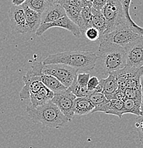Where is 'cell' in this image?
<instances>
[{"label":"cell","mask_w":143,"mask_h":148,"mask_svg":"<svg viewBox=\"0 0 143 148\" xmlns=\"http://www.w3.org/2000/svg\"><path fill=\"white\" fill-rule=\"evenodd\" d=\"M76 98V95L67 88L66 91L55 93L51 101L58 106L68 121H70L75 115L74 101Z\"/></svg>","instance_id":"obj_8"},{"label":"cell","mask_w":143,"mask_h":148,"mask_svg":"<svg viewBox=\"0 0 143 148\" xmlns=\"http://www.w3.org/2000/svg\"><path fill=\"white\" fill-rule=\"evenodd\" d=\"M142 95H143V88H142Z\"/></svg>","instance_id":"obj_39"},{"label":"cell","mask_w":143,"mask_h":148,"mask_svg":"<svg viewBox=\"0 0 143 148\" xmlns=\"http://www.w3.org/2000/svg\"><path fill=\"white\" fill-rule=\"evenodd\" d=\"M62 7L65 9L68 17L78 25L83 7L74 5H67V4L63 5Z\"/></svg>","instance_id":"obj_23"},{"label":"cell","mask_w":143,"mask_h":148,"mask_svg":"<svg viewBox=\"0 0 143 148\" xmlns=\"http://www.w3.org/2000/svg\"><path fill=\"white\" fill-rule=\"evenodd\" d=\"M88 98L92 102V103L94 105L95 107L104 103H107L108 101L103 92H92L89 95Z\"/></svg>","instance_id":"obj_27"},{"label":"cell","mask_w":143,"mask_h":148,"mask_svg":"<svg viewBox=\"0 0 143 148\" xmlns=\"http://www.w3.org/2000/svg\"><path fill=\"white\" fill-rule=\"evenodd\" d=\"M27 0H12V2L13 5H16V6H19V5H22Z\"/></svg>","instance_id":"obj_35"},{"label":"cell","mask_w":143,"mask_h":148,"mask_svg":"<svg viewBox=\"0 0 143 148\" xmlns=\"http://www.w3.org/2000/svg\"><path fill=\"white\" fill-rule=\"evenodd\" d=\"M95 0H82V7H93Z\"/></svg>","instance_id":"obj_34"},{"label":"cell","mask_w":143,"mask_h":148,"mask_svg":"<svg viewBox=\"0 0 143 148\" xmlns=\"http://www.w3.org/2000/svg\"><path fill=\"white\" fill-rule=\"evenodd\" d=\"M47 3L49 4H58L59 0H46Z\"/></svg>","instance_id":"obj_36"},{"label":"cell","mask_w":143,"mask_h":148,"mask_svg":"<svg viewBox=\"0 0 143 148\" xmlns=\"http://www.w3.org/2000/svg\"><path fill=\"white\" fill-rule=\"evenodd\" d=\"M101 12L107 21V28L103 34L111 32L121 26L129 24L125 16L121 0H108Z\"/></svg>","instance_id":"obj_5"},{"label":"cell","mask_w":143,"mask_h":148,"mask_svg":"<svg viewBox=\"0 0 143 148\" xmlns=\"http://www.w3.org/2000/svg\"><path fill=\"white\" fill-rule=\"evenodd\" d=\"M126 51V66L136 69L143 66V36L125 48Z\"/></svg>","instance_id":"obj_10"},{"label":"cell","mask_w":143,"mask_h":148,"mask_svg":"<svg viewBox=\"0 0 143 148\" xmlns=\"http://www.w3.org/2000/svg\"><path fill=\"white\" fill-rule=\"evenodd\" d=\"M77 75L75 77L72 84L68 88V90H70V92H73L76 97H88L90 94L92 93V91L89 90L88 89L87 86H81L77 83Z\"/></svg>","instance_id":"obj_22"},{"label":"cell","mask_w":143,"mask_h":148,"mask_svg":"<svg viewBox=\"0 0 143 148\" xmlns=\"http://www.w3.org/2000/svg\"><path fill=\"white\" fill-rule=\"evenodd\" d=\"M22 6L25 13L27 34L36 33L41 24V14L30 9L25 4H23Z\"/></svg>","instance_id":"obj_14"},{"label":"cell","mask_w":143,"mask_h":148,"mask_svg":"<svg viewBox=\"0 0 143 148\" xmlns=\"http://www.w3.org/2000/svg\"><path fill=\"white\" fill-rule=\"evenodd\" d=\"M54 94V92L48 88L47 86H44L38 91L30 95L31 102L29 105L34 108L42 106L48 101H51Z\"/></svg>","instance_id":"obj_15"},{"label":"cell","mask_w":143,"mask_h":148,"mask_svg":"<svg viewBox=\"0 0 143 148\" xmlns=\"http://www.w3.org/2000/svg\"><path fill=\"white\" fill-rule=\"evenodd\" d=\"M140 84H141V88H143V73L141 75V78H140Z\"/></svg>","instance_id":"obj_38"},{"label":"cell","mask_w":143,"mask_h":148,"mask_svg":"<svg viewBox=\"0 0 143 148\" xmlns=\"http://www.w3.org/2000/svg\"><path fill=\"white\" fill-rule=\"evenodd\" d=\"M90 74L85 72L78 73L77 74V83L81 86H87L89 79H90Z\"/></svg>","instance_id":"obj_29"},{"label":"cell","mask_w":143,"mask_h":148,"mask_svg":"<svg viewBox=\"0 0 143 148\" xmlns=\"http://www.w3.org/2000/svg\"><path fill=\"white\" fill-rule=\"evenodd\" d=\"M100 83V80L97 78L96 76H93L91 78H90L89 79L88 83L87 88L89 90L93 92V90H95V88L98 86Z\"/></svg>","instance_id":"obj_31"},{"label":"cell","mask_w":143,"mask_h":148,"mask_svg":"<svg viewBox=\"0 0 143 148\" xmlns=\"http://www.w3.org/2000/svg\"><path fill=\"white\" fill-rule=\"evenodd\" d=\"M78 72L74 68L63 64H47L43 66V73L54 76L67 88L72 84Z\"/></svg>","instance_id":"obj_7"},{"label":"cell","mask_w":143,"mask_h":148,"mask_svg":"<svg viewBox=\"0 0 143 148\" xmlns=\"http://www.w3.org/2000/svg\"><path fill=\"white\" fill-rule=\"evenodd\" d=\"M97 53L90 51H65L49 55L43 64H63L77 69L78 71H90L95 69Z\"/></svg>","instance_id":"obj_2"},{"label":"cell","mask_w":143,"mask_h":148,"mask_svg":"<svg viewBox=\"0 0 143 148\" xmlns=\"http://www.w3.org/2000/svg\"><path fill=\"white\" fill-rule=\"evenodd\" d=\"M143 73V66L140 69L125 66L123 69L113 72L116 77L118 90H123L126 88H141L140 78Z\"/></svg>","instance_id":"obj_6"},{"label":"cell","mask_w":143,"mask_h":148,"mask_svg":"<svg viewBox=\"0 0 143 148\" xmlns=\"http://www.w3.org/2000/svg\"><path fill=\"white\" fill-rule=\"evenodd\" d=\"M135 127L139 135L140 140L141 142L143 141V116H138L136 118V123H135Z\"/></svg>","instance_id":"obj_30"},{"label":"cell","mask_w":143,"mask_h":148,"mask_svg":"<svg viewBox=\"0 0 143 148\" xmlns=\"http://www.w3.org/2000/svg\"><path fill=\"white\" fill-rule=\"evenodd\" d=\"M52 27H61L63 28V29H66V30L69 31L70 33H72L73 36L78 38H81V36H82V34H81L79 27L68 17L67 15L60 18L59 19L56 20V21H53V22L41 24L38 29V30L36 31V35L37 36H42L48 29H51Z\"/></svg>","instance_id":"obj_9"},{"label":"cell","mask_w":143,"mask_h":148,"mask_svg":"<svg viewBox=\"0 0 143 148\" xmlns=\"http://www.w3.org/2000/svg\"><path fill=\"white\" fill-rule=\"evenodd\" d=\"M143 36V32L135 29L130 24L118 27L111 32L100 36V41L107 42L125 48Z\"/></svg>","instance_id":"obj_4"},{"label":"cell","mask_w":143,"mask_h":148,"mask_svg":"<svg viewBox=\"0 0 143 148\" xmlns=\"http://www.w3.org/2000/svg\"><path fill=\"white\" fill-rule=\"evenodd\" d=\"M95 106L88 97H76L74 101V113L78 115H85L92 113Z\"/></svg>","instance_id":"obj_16"},{"label":"cell","mask_w":143,"mask_h":148,"mask_svg":"<svg viewBox=\"0 0 143 148\" xmlns=\"http://www.w3.org/2000/svg\"><path fill=\"white\" fill-rule=\"evenodd\" d=\"M140 110H141V116H143V95L142 96V102H141Z\"/></svg>","instance_id":"obj_37"},{"label":"cell","mask_w":143,"mask_h":148,"mask_svg":"<svg viewBox=\"0 0 143 148\" xmlns=\"http://www.w3.org/2000/svg\"><path fill=\"white\" fill-rule=\"evenodd\" d=\"M64 16H66V13L61 4H49L41 14V24L53 22Z\"/></svg>","instance_id":"obj_13"},{"label":"cell","mask_w":143,"mask_h":148,"mask_svg":"<svg viewBox=\"0 0 143 148\" xmlns=\"http://www.w3.org/2000/svg\"><path fill=\"white\" fill-rule=\"evenodd\" d=\"M121 1H122V9H123L125 16L126 19H127V22L129 23V24H130V25H131L132 27H135V29L143 32V28L139 27L138 24H135V23L134 22L133 20L132 19L131 16H130V4H131L132 0H121Z\"/></svg>","instance_id":"obj_25"},{"label":"cell","mask_w":143,"mask_h":148,"mask_svg":"<svg viewBox=\"0 0 143 148\" xmlns=\"http://www.w3.org/2000/svg\"><path fill=\"white\" fill-rule=\"evenodd\" d=\"M103 85V92L105 94L106 98L108 101L114 99L115 95L118 88V81L114 74L109 73L107 78L105 79H101Z\"/></svg>","instance_id":"obj_17"},{"label":"cell","mask_w":143,"mask_h":148,"mask_svg":"<svg viewBox=\"0 0 143 148\" xmlns=\"http://www.w3.org/2000/svg\"><path fill=\"white\" fill-rule=\"evenodd\" d=\"M24 4L41 14L48 6L46 0H27Z\"/></svg>","instance_id":"obj_24"},{"label":"cell","mask_w":143,"mask_h":148,"mask_svg":"<svg viewBox=\"0 0 143 148\" xmlns=\"http://www.w3.org/2000/svg\"><path fill=\"white\" fill-rule=\"evenodd\" d=\"M107 1L108 0H95L94 3H93V8L101 11V9L105 6Z\"/></svg>","instance_id":"obj_33"},{"label":"cell","mask_w":143,"mask_h":148,"mask_svg":"<svg viewBox=\"0 0 143 148\" xmlns=\"http://www.w3.org/2000/svg\"><path fill=\"white\" fill-rule=\"evenodd\" d=\"M58 4L63 5H74L78 6V7H82V0H59Z\"/></svg>","instance_id":"obj_32"},{"label":"cell","mask_w":143,"mask_h":148,"mask_svg":"<svg viewBox=\"0 0 143 148\" xmlns=\"http://www.w3.org/2000/svg\"><path fill=\"white\" fill-rule=\"evenodd\" d=\"M26 112L34 122L52 128L64 127L69 122L58 106L51 101L36 108L28 105Z\"/></svg>","instance_id":"obj_3"},{"label":"cell","mask_w":143,"mask_h":148,"mask_svg":"<svg viewBox=\"0 0 143 148\" xmlns=\"http://www.w3.org/2000/svg\"><path fill=\"white\" fill-rule=\"evenodd\" d=\"M124 103L125 113H130L136 115L138 116L141 115V99H132V98H125L122 100Z\"/></svg>","instance_id":"obj_21"},{"label":"cell","mask_w":143,"mask_h":148,"mask_svg":"<svg viewBox=\"0 0 143 148\" xmlns=\"http://www.w3.org/2000/svg\"><path fill=\"white\" fill-rule=\"evenodd\" d=\"M141 143H142V144L143 145V141H142V142H141Z\"/></svg>","instance_id":"obj_40"},{"label":"cell","mask_w":143,"mask_h":148,"mask_svg":"<svg viewBox=\"0 0 143 148\" xmlns=\"http://www.w3.org/2000/svg\"><path fill=\"white\" fill-rule=\"evenodd\" d=\"M41 82L44 83L48 88L52 90L54 93L64 92L67 90L68 88L66 87L62 83L60 82L56 78L51 75L45 74L43 73L41 75Z\"/></svg>","instance_id":"obj_18"},{"label":"cell","mask_w":143,"mask_h":148,"mask_svg":"<svg viewBox=\"0 0 143 148\" xmlns=\"http://www.w3.org/2000/svg\"><path fill=\"white\" fill-rule=\"evenodd\" d=\"M84 35H85L86 38H87L89 41H94L99 39L100 36H101V34H100L99 31H98L96 28L93 27L88 29L86 31Z\"/></svg>","instance_id":"obj_28"},{"label":"cell","mask_w":143,"mask_h":148,"mask_svg":"<svg viewBox=\"0 0 143 148\" xmlns=\"http://www.w3.org/2000/svg\"><path fill=\"white\" fill-rule=\"evenodd\" d=\"M92 18H93V13H92V7H84L81 10V16L78 21V26L80 28L82 35H84L86 31L89 28L92 27Z\"/></svg>","instance_id":"obj_19"},{"label":"cell","mask_w":143,"mask_h":148,"mask_svg":"<svg viewBox=\"0 0 143 148\" xmlns=\"http://www.w3.org/2000/svg\"><path fill=\"white\" fill-rule=\"evenodd\" d=\"M92 13H93V18H92V26L96 28L99 31L101 36L103 33L107 28V21L102 12L92 7Z\"/></svg>","instance_id":"obj_20"},{"label":"cell","mask_w":143,"mask_h":148,"mask_svg":"<svg viewBox=\"0 0 143 148\" xmlns=\"http://www.w3.org/2000/svg\"><path fill=\"white\" fill-rule=\"evenodd\" d=\"M96 112H103L109 115H114L119 117V118H122V115L125 114L123 101L118 99L110 100L107 103L95 106L92 113Z\"/></svg>","instance_id":"obj_12"},{"label":"cell","mask_w":143,"mask_h":148,"mask_svg":"<svg viewBox=\"0 0 143 148\" xmlns=\"http://www.w3.org/2000/svg\"><path fill=\"white\" fill-rule=\"evenodd\" d=\"M123 93L125 98L132 99H141L142 96L141 88H126L123 90Z\"/></svg>","instance_id":"obj_26"},{"label":"cell","mask_w":143,"mask_h":148,"mask_svg":"<svg viewBox=\"0 0 143 148\" xmlns=\"http://www.w3.org/2000/svg\"><path fill=\"white\" fill-rule=\"evenodd\" d=\"M10 26L15 34H27L25 13L22 5H12L9 10Z\"/></svg>","instance_id":"obj_11"},{"label":"cell","mask_w":143,"mask_h":148,"mask_svg":"<svg viewBox=\"0 0 143 148\" xmlns=\"http://www.w3.org/2000/svg\"><path fill=\"white\" fill-rule=\"evenodd\" d=\"M95 66L102 74H109L123 69L127 64L126 51L123 47L100 41Z\"/></svg>","instance_id":"obj_1"}]
</instances>
